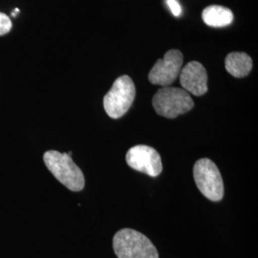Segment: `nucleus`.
Returning a JSON list of instances; mask_svg holds the SVG:
<instances>
[{
	"mask_svg": "<svg viewBox=\"0 0 258 258\" xmlns=\"http://www.w3.org/2000/svg\"><path fill=\"white\" fill-rule=\"evenodd\" d=\"M184 56L178 50H169L164 58L157 60L148 74V80L152 84L161 85L163 87L169 86L175 82L180 75Z\"/></svg>",
	"mask_w": 258,
	"mask_h": 258,
	"instance_id": "6",
	"label": "nucleus"
},
{
	"mask_svg": "<svg viewBox=\"0 0 258 258\" xmlns=\"http://www.w3.org/2000/svg\"><path fill=\"white\" fill-rule=\"evenodd\" d=\"M204 22L214 28L226 27L233 20V14L227 7L219 5H211L205 8L202 13Z\"/></svg>",
	"mask_w": 258,
	"mask_h": 258,
	"instance_id": "10",
	"label": "nucleus"
},
{
	"mask_svg": "<svg viewBox=\"0 0 258 258\" xmlns=\"http://www.w3.org/2000/svg\"><path fill=\"white\" fill-rule=\"evenodd\" d=\"M180 83L183 89L194 96H203L208 91V74L203 65L190 61L181 69Z\"/></svg>",
	"mask_w": 258,
	"mask_h": 258,
	"instance_id": "8",
	"label": "nucleus"
},
{
	"mask_svg": "<svg viewBox=\"0 0 258 258\" xmlns=\"http://www.w3.org/2000/svg\"><path fill=\"white\" fill-rule=\"evenodd\" d=\"M12 20L9 17L3 13H0V36L8 34L12 29Z\"/></svg>",
	"mask_w": 258,
	"mask_h": 258,
	"instance_id": "11",
	"label": "nucleus"
},
{
	"mask_svg": "<svg viewBox=\"0 0 258 258\" xmlns=\"http://www.w3.org/2000/svg\"><path fill=\"white\" fill-rule=\"evenodd\" d=\"M125 160L131 168L150 177H157L163 170L160 154L155 148L148 146L139 145L130 148Z\"/></svg>",
	"mask_w": 258,
	"mask_h": 258,
	"instance_id": "7",
	"label": "nucleus"
},
{
	"mask_svg": "<svg viewBox=\"0 0 258 258\" xmlns=\"http://www.w3.org/2000/svg\"><path fill=\"white\" fill-rule=\"evenodd\" d=\"M225 66L227 71L234 78H244L251 71L252 59L246 53L232 52L227 55Z\"/></svg>",
	"mask_w": 258,
	"mask_h": 258,
	"instance_id": "9",
	"label": "nucleus"
},
{
	"mask_svg": "<svg viewBox=\"0 0 258 258\" xmlns=\"http://www.w3.org/2000/svg\"><path fill=\"white\" fill-rule=\"evenodd\" d=\"M153 107L160 116L174 119L194 108V100L184 89L166 86L157 91L152 99Z\"/></svg>",
	"mask_w": 258,
	"mask_h": 258,
	"instance_id": "3",
	"label": "nucleus"
},
{
	"mask_svg": "<svg viewBox=\"0 0 258 258\" xmlns=\"http://www.w3.org/2000/svg\"><path fill=\"white\" fill-rule=\"evenodd\" d=\"M136 88L127 75L119 77L103 98V107L112 119L122 117L134 102Z\"/></svg>",
	"mask_w": 258,
	"mask_h": 258,
	"instance_id": "4",
	"label": "nucleus"
},
{
	"mask_svg": "<svg viewBox=\"0 0 258 258\" xmlns=\"http://www.w3.org/2000/svg\"><path fill=\"white\" fill-rule=\"evenodd\" d=\"M166 4L174 17H180L182 14V7L178 0H166Z\"/></svg>",
	"mask_w": 258,
	"mask_h": 258,
	"instance_id": "12",
	"label": "nucleus"
},
{
	"mask_svg": "<svg viewBox=\"0 0 258 258\" xmlns=\"http://www.w3.org/2000/svg\"><path fill=\"white\" fill-rule=\"evenodd\" d=\"M194 181L200 192L213 202L224 197V183L221 173L212 160L204 158L198 160L194 166Z\"/></svg>",
	"mask_w": 258,
	"mask_h": 258,
	"instance_id": "5",
	"label": "nucleus"
},
{
	"mask_svg": "<svg viewBox=\"0 0 258 258\" xmlns=\"http://www.w3.org/2000/svg\"><path fill=\"white\" fill-rule=\"evenodd\" d=\"M113 249L118 258H159L153 243L132 229H122L114 235Z\"/></svg>",
	"mask_w": 258,
	"mask_h": 258,
	"instance_id": "2",
	"label": "nucleus"
},
{
	"mask_svg": "<svg viewBox=\"0 0 258 258\" xmlns=\"http://www.w3.org/2000/svg\"><path fill=\"white\" fill-rule=\"evenodd\" d=\"M72 152L49 150L43 155L44 164L55 179L72 191H81L85 185L82 169L72 160Z\"/></svg>",
	"mask_w": 258,
	"mask_h": 258,
	"instance_id": "1",
	"label": "nucleus"
}]
</instances>
